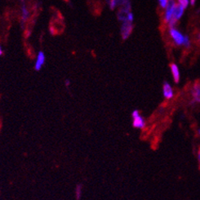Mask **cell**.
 I'll use <instances>...</instances> for the list:
<instances>
[{"label": "cell", "mask_w": 200, "mask_h": 200, "mask_svg": "<svg viewBox=\"0 0 200 200\" xmlns=\"http://www.w3.org/2000/svg\"><path fill=\"white\" fill-rule=\"evenodd\" d=\"M193 97L195 101L200 102V83H197L193 88Z\"/></svg>", "instance_id": "ba28073f"}, {"label": "cell", "mask_w": 200, "mask_h": 200, "mask_svg": "<svg viewBox=\"0 0 200 200\" xmlns=\"http://www.w3.org/2000/svg\"><path fill=\"white\" fill-rule=\"evenodd\" d=\"M190 3H191L192 6L195 4V0H190Z\"/></svg>", "instance_id": "ffe728a7"}, {"label": "cell", "mask_w": 200, "mask_h": 200, "mask_svg": "<svg viewBox=\"0 0 200 200\" xmlns=\"http://www.w3.org/2000/svg\"><path fill=\"white\" fill-rule=\"evenodd\" d=\"M178 3L181 4L184 8V9L186 8L189 5V0H178Z\"/></svg>", "instance_id": "7c38bea8"}, {"label": "cell", "mask_w": 200, "mask_h": 200, "mask_svg": "<svg viewBox=\"0 0 200 200\" xmlns=\"http://www.w3.org/2000/svg\"><path fill=\"white\" fill-rule=\"evenodd\" d=\"M171 69H172V76L176 83H178L180 80V74H179V69L177 65L176 64H171L170 65Z\"/></svg>", "instance_id": "9c48e42d"}, {"label": "cell", "mask_w": 200, "mask_h": 200, "mask_svg": "<svg viewBox=\"0 0 200 200\" xmlns=\"http://www.w3.org/2000/svg\"><path fill=\"white\" fill-rule=\"evenodd\" d=\"M30 17V12L28 8H26V4L23 3L22 7V23L24 24L25 22H26V21L28 20V18Z\"/></svg>", "instance_id": "30bf717a"}, {"label": "cell", "mask_w": 200, "mask_h": 200, "mask_svg": "<svg viewBox=\"0 0 200 200\" xmlns=\"http://www.w3.org/2000/svg\"><path fill=\"white\" fill-rule=\"evenodd\" d=\"M199 162H200V149H199Z\"/></svg>", "instance_id": "44dd1931"}, {"label": "cell", "mask_w": 200, "mask_h": 200, "mask_svg": "<svg viewBox=\"0 0 200 200\" xmlns=\"http://www.w3.org/2000/svg\"><path fill=\"white\" fill-rule=\"evenodd\" d=\"M190 39H189V37L188 36H185L184 38V43L183 45H185L186 47H190Z\"/></svg>", "instance_id": "9a60e30c"}, {"label": "cell", "mask_w": 200, "mask_h": 200, "mask_svg": "<svg viewBox=\"0 0 200 200\" xmlns=\"http://www.w3.org/2000/svg\"><path fill=\"white\" fill-rule=\"evenodd\" d=\"M169 34H170L171 37L173 38L175 43H176L177 45H181V44H183L184 38H185V37L179 32L178 30H176V29H170V30H169Z\"/></svg>", "instance_id": "3957f363"}, {"label": "cell", "mask_w": 200, "mask_h": 200, "mask_svg": "<svg viewBox=\"0 0 200 200\" xmlns=\"http://www.w3.org/2000/svg\"><path fill=\"white\" fill-rule=\"evenodd\" d=\"M3 49H2V47H1V45H0V56L3 55Z\"/></svg>", "instance_id": "d6986e66"}, {"label": "cell", "mask_w": 200, "mask_h": 200, "mask_svg": "<svg viewBox=\"0 0 200 200\" xmlns=\"http://www.w3.org/2000/svg\"><path fill=\"white\" fill-rule=\"evenodd\" d=\"M199 133H200V130H199Z\"/></svg>", "instance_id": "cb8c5ba5"}, {"label": "cell", "mask_w": 200, "mask_h": 200, "mask_svg": "<svg viewBox=\"0 0 200 200\" xmlns=\"http://www.w3.org/2000/svg\"><path fill=\"white\" fill-rule=\"evenodd\" d=\"M175 6H176L175 0H168L166 8V12H165V22H169L171 19L172 18Z\"/></svg>", "instance_id": "7a4b0ae2"}, {"label": "cell", "mask_w": 200, "mask_h": 200, "mask_svg": "<svg viewBox=\"0 0 200 200\" xmlns=\"http://www.w3.org/2000/svg\"><path fill=\"white\" fill-rule=\"evenodd\" d=\"M65 1H69V0H65Z\"/></svg>", "instance_id": "603a6c76"}, {"label": "cell", "mask_w": 200, "mask_h": 200, "mask_svg": "<svg viewBox=\"0 0 200 200\" xmlns=\"http://www.w3.org/2000/svg\"><path fill=\"white\" fill-rule=\"evenodd\" d=\"M65 84L66 87H69V85H70V81H69V79H66L65 82Z\"/></svg>", "instance_id": "ac0fdd59"}, {"label": "cell", "mask_w": 200, "mask_h": 200, "mask_svg": "<svg viewBox=\"0 0 200 200\" xmlns=\"http://www.w3.org/2000/svg\"><path fill=\"white\" fill-rule=\"evenodd\" d=\"M133 127L136 128H143L145 126V123L144 119L141 116H138L136 118L133 119V123H132Z\"/></svg>", "instance_id": "8992f818"}, {"label": "cell", "mask_w": 200, "mask_h": 200, "mask_svg": "<svg viewBox=\"0 0 200 200\" xmlns=\"http://www.w3.org/2000/svg\"><path fill=\"white\" fill-rule=\"evenodd\" d=\"M199 41H200V34H199Z\"/></svg>", "instance_id": "7402d4cb"}, {"label": "cell", "mask_w": 200, "mask_h": 200, "mask_svg": "<svg viewBox=\"0 0 200 200\" xmlns=\"http://www.w3.org/2000/svg\"><path fill=\"white\" fill-rule=\"evenodd\" d=\"M184 8L181 4H176L174 9V12H173V18H175L176 20H179L181 17H182L184 13Z\"/></svg>", "instance_id": "5b68a950"}, {"label": "cell", "mask_w": 200, "mask_h": 200, "mask_svg": "<svg viewBox=\"0 0 200 200\" xmlns=\"http://www.w3.org/2000/svg\"><path fill=\"white\" fill-rule=\"evenodd\" d=\"M140 115V114H139V111L138 110H134L133 112H132V119H134V118H136V117H138Z\"/></svg>", "instance_id": "2e32d148"}, {"label": "cell", "mask_w": 200, "mask_h": 200, "mask_svg": "<svg viewBox=\"0 0 200 200\" xmlns=\"http://www.w3.org/2000/svg\"><path fill=\"white\" fill-rule=\"evenodd\" d=\"M133 19H134V17H133V14H132V12H130V13H129V14H128V22H133Z\"/></svg>", "instance_id": "e0dca14e"}, {"label": "cell", "mask_w": 200, "mask_h": 200, "mask_svg": "<svg viewBox=\"0 0 200 200\" xmlns=\"http://www.w3.org/2000/svg\"><path fill=\"white\" fill-rule=\"evenodd\" d=\"M176 22H177V20H176V19L173 18V17L171 19L170 22H169V26H170V29H174L175 25H176Z\"/></svg>", "instance_id": "4fadbf2b"}, {"label": "cell", "mask_w": 200, "mask_h": 200, "mask_svg": "<svg viewBox=\"0 0 200 200\" xmlns=\"http://www.w3.org/2000/svg\"><path fill=\"white\" fill-rule=\"evenodd\" d=\"M163 95L167 99H171L173 97V91L172 89L170 84L167 83H164L163 84Z\"/></svg>", "instance_id": "52a82bcc"}, {"label": "cell", "mask_w": 200, "mask_h": 200, "mask_svg": "<svg viewBox=\"0 0 200 200\" xmlns=\"http://www.w3.org/2000/svg\"><path fill=\"white\" fill-rule=\"evenodd\" d=\"M82 193H83V185L81 184H78L75 189V194H76V200H81Z\"/></svg>", "instance_id": "8fae6325"}, {"label": "cell", "mask_w": 200, "mask_h": 200, "mask_svg": "<svg viewBox=\"0 0 200 200\" xmlns=\"http://www.w3.org/2000/svg\"><path fill=\"white\" fill-rule=\"evenodd\" d=\"M132 29H133V26H132V22H124L121 27V34H122V38L123 39H127V38L130 36V34L132 33Z\"/></svg>", "instance_id": "6da1fadb"}, {"label": "cell", "mask_w": 200, "mask_h": 200, "mask_svg": "<svg viewBox=\"0 0 200 200\" xmlns=\"http://www.w3.org/2000/svg\"><path fill=\"white\" fill-rule=\"evenodd\" d=\"M45 60H46V57H45L44 52L43 51H39L38 56H37V59H36V61H35V64H34V69L37 70V71L40 70L42 69V66L45 63Z\"/></svg>", "instance_id": "277c9868"}, {"label": "cell", "mask_w": 200, "mask_h": 200, "mask_svg": "<svg viewBox=\"0 0 200 200\" xmlns=\"http://www.w3.org/2000/svg\"><path fill=\"white\" fill-rule=\"evenodd\" d=\"M159 1V3H160V6L162 8H167V3H168V0H158Z\"/></svg>", "instance_id": "5bb4252c"}]
</instances>
